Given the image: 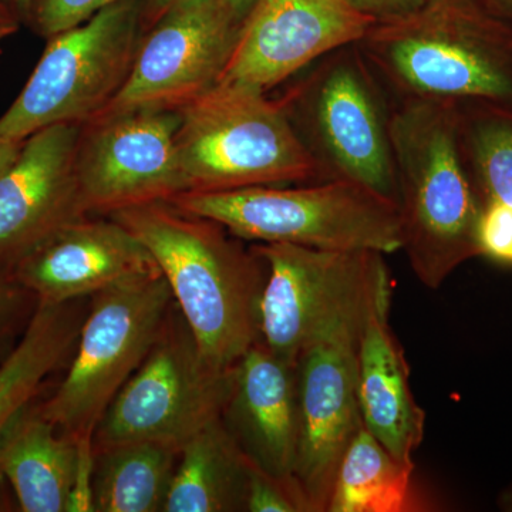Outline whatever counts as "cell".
<instances>
[{
	"mask_svg": "<svg viewBox=\"0 0 512 512\" xmlns=\"http://www.w3.org/2000/svg\"><path fill=\"white\" fill-rule=\"evenodd\" d=\"M109 217L153 256L208 363L231 369L261 342L268 266L254 248H245L217 222L170 202L138 205Z\"/></svg>",
	"mask_w": 512,
	"mask_h": 512,
	"instance_id": "cell-1",
	"label": "cell"
},
{
	"mask_svg": "<svg viewBox=\"0 0 512 512\" xmlns=\"http://www.w3.org/2000/svg\"><path fill=\"white\" fill-rule=\"evenodd\" d=\"M356 45L397 100L512 103V26L487 0H426Z\"/></svg>",
	"mask_w": 512,
	"mask_h": 512,
	"instance_id": "cell-2",
	"label": "cell"
},
{
	"mask_svg": "<svg viewBox=\"0 0 512 512\" xmlns=\"http://www.w3.org/2000/svg\"><path fill=\"white\" fill-rule=\"evenodd\" d=\"M403 251L417 279L439 289L481 256L480 198L458 133L456 103L403 99L390 110Z\"/></svg>",
	"mask_w": 512,
	"mask_h": 512,
	"instance_id": "cell-3",
	"label": "cell"
},
{
	"mask_svg": "<svg viewBox=\"0 0 512 512\" xmlns=\"http://www.w3.org/2000/svg\"><path fill=\"white\" fill-rule=\"evenodd\" d=\"M168 202L178 210L217 222L234 237L255 244L376 251L384 255L403 248L399 202L355 181L187 191Z\"/></svg>",
	"mask_w": 512,
	"mask_h": 512,
	"instance_id": "cell-4",
	"label": "cell"
},
{
	"mask_svg": "<svg viewBox=\"0 0 512 512\" xmlns=\"http://www.w3.org/2000/svg\"><path fill=\"white\" fill-rule=\"evenodd\" d=\"M178 113L175 143L187 191L323 181L281 99L217 83Z\"/></svg>",
	"mask_w": 512,
	"mask_h": 512,
	"instance_id": "cell-5",
	"label": "cell"
},
{
	"mask_svg": "<svg viewBox=\"0 0 512 512\" xmlns=\"http://www.w3.org/2000/svg\"><path fill=\"white\" fill-rule=\"evenodd\" d=\"M281 100L323 181H355L397 201L392 109L357 45L323 56Z\"/></svg>",
	"mask_w": 512,
	"mask_h": 512,
	"instance_id": "cell-6",
	"label": "cell"
},
{
	"mask_svg": "<svg viewBox=\"0 0 512 512\" xmlns=\"http://www.w3.org/2000/svg\"><path fill=\"white\" fill-rule=\"evenodd\" d=\"M173 302L163 274L130 279L93 295L67 375L39 404L60 433L93 439L114 397L156 343Z\"/></svg>",
	"mask_w": 512,
	"mask_h": 512,
	"instance_id": "cell-7",
	"label": "cell"
},
{
	"mask_svg": "<svg viewBox=\"0 0 512 512\" xmlns=\"http://www.w3.org/2000/svg\"><path fill=\"white\" fill-rule=\"evenodd\" d=\"M140 40L134 0L50 37L22 92L0 116V140L25 141L43 128L96 119L126 83Z\"/></svg>",
	"mask_w": 512,
	"mask_h": 512,
	"instance_id": "cell-8",
	"label": "cell"
},
{
	"mask_svg": "<svg viewBox=\"0 0 512 512\" xmlns=\"http://www.w3.org/2000/svg\"><path fill=\"white\" fill-rule=\"evenodd\" d=\"M173 313L171 306L150 353L101 417L94 451L131 441H157L181 450L221 419L237 366L218 369L208 363L181 312Z\"/></svg>",
	"mask_w": 512,
	"mask_h": 512,
	"instance_id": "cell-9",
	"label": "cell"
},
{
	"mask_svg": "<svg viewBox=\"0 0 512 512\" xmlns=\"http://www.w3.org/2000/svg\"><path fill=\"white\" fill-rule=\"evenodd\" d=\"M373 286L362 302L326 322L296 360L295 483L308 512H326L340 460L363 424L357 393V340Z\"/></svg>",
	"mask_w": 512,
	"mask_h": 512,
	"instance_id": "cell-10",
	"label": "cell"
},
{
	"mask_svg": "<svg viewBox=\"0 0 512 512\" xmlns=\"http://www.w3.org/2000/svg\"><path fill=\"white\" fill-rule=\"evenodd\" d=\"M268 266L261 299V343L289 365L320 328L362 302L386 268L376 251H325L254 244Z\"/></svg>",
	"mask_w": 512,
	"mask_h": 512,
	"instance_id": "cell-11",
	"label": "cell"
},
{
	"mask_svg": "<svg viewBox=\"0 0 512 512\" xmlns=\"http://www.w3.org/2000/svg\"><path fill=\"white\" fill-rule=\"evenodd\" d=\"M180 113L138 109L83 124L76 177L87 214L168 202L187 191L177 136Z\"/></svg>",
	"mask_w": 512,
	"mask_h": 512,
	"instance_id": "cell-12",
	"label": "cell"
},
{
	"mask_svg": "<svg viewBox=\"0 0 512 512\" xmlns=\"http://www.w3.org/2000/svg\"><path fill=\"white\" fill-rule=\"evenodd\" d=\"M238 30L222 0H177L140 40L126 83L97 117L183 109L218 83Z\"/></svg>",
	"mask_w": 512,
	"mask_h": 512,
	"instance_id": "cell-13",
	"label": "cell"
},
{
	"mask_svg": "<svg viewBox=\"0 0 512 512\" xmlns=\"http://www.w3.org/2000/svg\"><path fill=\"white\" fill-rule=\"evenodd\" d=\"M373 25L349 0H255L218 83L271 92Z\"/></svg>",
	"mask_w": 512,
	"mask_h": 512,
	"instance_id": "cell-14",
	"label": "cell"
},
{
	"mask_svg": "<svg viewBox=\"0 0 512 512\" xmlns=\"http://www.w3.org/2000/svg\"><path fill=\"white\" fill-rule=\"evenodd\" d=\"M83 124H56L23 141L18 157L0 175V271L72 222L86 217L76 177Z\"/></svg>",
	"mask_w": 512,
	"mask_h": 512,
	"instance_id": "cell-15",
	"label": "cell"
},
{
	"mask_svg": "<svg viewBox=\"0 0 512 512\" xmlns=\"http://www.w3.org/2000/svg\"><path fill=\"white\" fill-rule=\"evenodd\" d=\"M9 272L37 305L76 302L130 279L161 274L150 252L119 221L89 215L64 227Z\"/></svg>",
	"mask_w": 512,
	"mask_h": 512,
	"instance_id": "cell-16",
	"label": "cell"
},
{
	"mask_svg": "<svg viewBox=\"0 0 512 512\" xmlns=\"http://www.w3.org/2000/svg\"><path fill=\"white\" fill-rule=\"evenodd\" d=\"M392 278L377 279L357 340V393L363 424L397 461L414 466L424 437L423 409L414 399L410 367L390 326Z\"/></svg>",
	"mask_w": 512,
	"mask_h": 512,
	"instance_id": "cell-17",
	"label": "cell"
},
{
	"mask_svg": "<svg viewBox=\"0 0 512 512\" xmlns=\"http://www.w3.org/2000/svg\"><path fill=\"white\" fill-rule=\"evenodd\" d=\"M221 420L255 467L296 487L299 410L295 366L279 359L264 343H256L235 367L234 389Z\"/></svg>",
	"mask_w": 512,
	"mask_h": 512,
	"instance_id": "cell-18",
	"label": "cell"
},
{
	"mask_svg": "<svg viewBox=\"0 0 512 512\" xmlns=\"http://www.w3.org/2000/svg\"><path fill=\"white\" fill-rule=\"evenodd\" d=\"M77 440L30 404L0 439V477L23 512H64L76 476Z\"/></svg>",
	"mask_w": 512,
	"mask_h": 512,
	"instance_id": "cell-19",
	"label": "cell"
},
{
	"mask_svg": "<svg viewBox=\"0 0 512 512\" xmlns=\"http://www.w3.org/2000/svg\"><path fill=\"white\" fill-rule=\"evenodd\" d=\"M76 302L36 305L19 342L0 362V439L47 377L72 359L83 323Z\"/></svg>",
	"mask_w": 512,
	"mask_h": 512,
	"instance_id": "cell-20",
	"label": "cell"
},
{
	"mask_svg": "<svg viewBox=\"0 0 512 512\" xmlns=\"http://www.w3.org/2000/svg\"><path fill=\"white\" fill-rule=\"evenodd\" d=\"M248 458L222 420L181 447L163 512L245 511Z\"/></svg>",
	"mask_w": 512,
	"mask_h": 512,
	"instance_id": "cell-21",
	"label": "cell"
},
{
	"mask_svg": "<svg viewBox=\"0 0 512 512\" xmlns=\"http://www.w3.org/2000/svg\"><path fill=\"white\" fill-rule=\"evenodd\" d=\"M94 453V511L164 510L180 450L157 441H131Z\"/></svg>",
	"mask_w": 512,
	"mask_h": 512,
	"instance_id": "cell-22",
	"label": "cell"
},
{
	"mask_svg": "<svg viewBox=\"0 0 512 512\" xmlns=\"http://www.w3.org/2000/svg\"><path fill=\"white\" fill-rule=\"evenodd\" d=\"M413 471L362 424L340 460L326 512L412 511Z\"/></svg>",
	"mask_w": 512,
	"mask_h": 512,
	"instance_id": "cell-23",
	"label": "cell"
},
{
	"mask_svg": "<svg viewBox=\"0 0 512 512\" xmlns=\"http://www.w3.org/2000/svg\"><path fill=\"white\" fill-rule=\"evenodd\" d=\"M461 150L481 205L512 208V103L457 104Z\"/></svg>",
	"mask_w": 512,
	"mask_h": 512,
	"instance_id": "cell-24",
	"label": "cell"
},
{
	"mask_svg": "<svg viewBox=\"0 0 512 512\" xmlns=\"http://www.w3.org/2000/svg\"><path fill=\"white\" fill-rule=\"evenodd\" d=\"M121 0H37L29 22L40 36L50 37L76 28L100 10Z\"/></svg>",
	"mask_w": 512,
	"mask_h": 512,
	"instance_id": "cell-25",
	"label": "cell"
},
{
	"mask_svg": "<svg viewBox=\"0 0 512 512\" xmlns=\"http://www.w3.org/2000/svg\"><path fill=\"white\" fill-rule=\"evenodd\" d=\"M245 511L308 512V508L295 485L269 476L249 461Z\"/></svg>",
	"mask_w": 512,
	"mask_h": 512,
	"instance_id": "cell-26",
	"label": "cell"
},
{
	"mask_svg": "<svg viewBox=\"0 0 512 512\" xmlns=\"http://www.w3.org/2000/svg\"><path fill=\"white\" fill-rule=\"evenodd\" d=\"M478 245L481 255L512 264V208L484 205L478 225Z\"/></svg>",
	"mask_w": 512,
	"mask_h": 512,
	"instance_id": "cell-27",
	"label": "cell"
},
{
	"mask_svg": "<svg viewBox=\"0 0 512 512\" xmlns=\"http://www.w3.org/2000/svg\"><path fill=\"white\" fill-rule=\"evenodd\" d=\"M32 303H37L35 296L10 272L0 271V343L15 332Z\"/></svg>",
	"mask_w": 512,
	"mask_h": 512,
	"instance_id": "cell-28",
	"label": "cell"
},
{
	"mask_svg": "<svg viewBox=\"0 0 512 512\" xmlns=\"http://www.w3.org/2000/svg\"><path fill=\"white\" fill-rule=\"evenodd\" d=\"M363 15L376 23L393 22L413 15L423 8L426 0H349Z\"/></svg>",
	"mask_w": 512,
	"mask_h": 512,
	"instance_id": "cell-29",
	"label": "cell"
},
{
	"mask_svg": "<svg viewBox=\"0 0 512 512\" xmlns=\"http://www.w3.org/2000/svg\"><path fill=\"white\" fill-rule=\"evenodd\" d=\"M22 20L12 9L0 0V42L18 32Z\"/></svg>",
	"mask_w": 512,
	"mask_h": 512,
	"instance_id": "cell-30",
	"label": "cell"
},
{
	"mask_svg": "<svg viewBox=\"0 0 512 512\" xmlns=\"http://www.w3.org/2000/svg\"><path fill=\"white\" fill-rule=\"evenodd\" d=\"M23 141L0 140V175L8 170L10 164L18 157Z\"/></svg>",
	"mask_w": 512,
	"mask_h": 512,
	"instance_id": "cell-31",
	"label": "cell"
},
{
	"mask_svg": "<svg viewBox=\"0 0 512 512\" xmlns=\"http://www.w3.org/2000/svg\"><path fill=\"white\" fill-rule=\"evenodd\" d=\"M225 8L228 9L229 15L235 20L238 26L242 25L249 10L254 6L255 0H222Z\"/></svg>",
	"mask_w": 512,
	"mask_h": 512,
	"instance_id": "cell-32",
	"label": "cell"
},
{
	"mask_svg": "<svg viewBox=\"0 0 512 512\" xmlns=\"http://www.w3.org/2000/svg\"><path fill=\"white\" fill-rule=\"evenodd\" d=\"M2 2H5L22 22H29L36 5V0H2Z\"/></svg>",
	"mask_w": 512,
	"mask_h": 512,
	"instance_id": "cell-33",
	"label": "cell"
},
{
	"mask_svg": "<svg viewBox=\"0 0 512 512\" xmlns=\"http://www.w3.org/2000/svg\"><path fill=\"white\" fill-rule=\"evenodd\" d=\"M177 0H148L147 16L151 26L167 12Z\"/></svg>",
	"mask_w": 512,
	"mask_h": 512,
	"instance_id": "cell-34",
	"label": "cell"
},
{
	"mask_svg": "<svg viewBox=\"0 0 512 512\" xmlns=\"http://www.w3.org/2000/svg\"><path fill=\"white\" fill-rule=\"evenodd\" d=\"M487 3L512 26V0H487Z\"/></svg>",
	"mask_w": 512,
	"mask_h": 512,
	"instance_id": "cell-35",
	"label": "cell"
},
{
	"mask_svg": "<svg viewBox=\"0 0 512 512\" xmlns=\"http://www.w3.org/2000/svg\"><path fill=\"white\" fill-rule=\"evenodd\" d=\"M9 484L0 477V511H9V495H8Z\"/></svg>",
	"mask_w": 512,
	"mask_h": 512,
	"instance_id": "cell-36",
	"label": "cell"
},
{
	"mask_svg": "<svg viewBox=\"0 0 512 512\" xmlns=\"http://www.w3.org/2000/svg\"><path fill=\"white\" fill-rule=\"evenodd\" d=\"M501 505H503L505 511H512V487L504 494Z\"/></svg>",
	"mask_w": 512,
	"mask_h": 512,
	"instance_id": "cell-37",
	"label": "cell"
}]
</instances>
